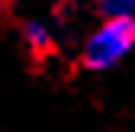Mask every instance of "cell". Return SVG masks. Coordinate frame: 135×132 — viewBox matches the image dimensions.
Instances as JSON below:
<instances>
[{"label": "cell", "mask_w": 135, "mask_h": 132, "mask_svg": "<svg viewBox=\"0 0 135 132\" xmlns=\"http://www.w3.org/2000/svg\"><path fill=\"white\" fill-rule=\"evenodd\" d=\"M135 52V20H100L80 42L87 71H113Z\"/></svg>", "instance_id": "6da1fadb"}, {"label": "cell", "mask_w": 135, "mask_h": 132, "mask_svg": "<svg viewBox=\"0 0 135 132\" xmlns=\"http://www.w3.org/2000/svg\"><path fill=\"white\" fill-rule=\"evenodd\" d=\"M20 39L32 58H45L55 52V32L45 20H23L20 23Z\"/></svg>", "instance_id": "7a4b0ae2"}, {"label": "cell", "mask_w": 135, "mask_h": 132, "mask_svg": "<svg viewBox=\"0 0 135 132\" xmlns=\"http://www.w3.org/2000/svg\"><path fill=\"white\" fill-rule=\"evenodd\" d=\"M100 20H135V0H93Z\"/></svg>", "instance_id": "3957f363"}, {"label": "cell", "mask_w": 135, "mask_h": 132, "mask_svg": "<svg viewBox=\"0 0 135 132\" xmlns=\"http://www.w3.org/2000/svg\"><path fill=\"white\" fill-rule=\"evenodd\" d=\"M0 3H3V0H0Z\"/></svg>", "instance_id": "277c9868"}]
</instances>
